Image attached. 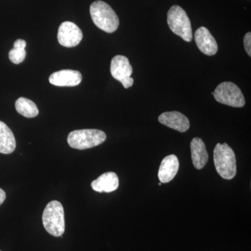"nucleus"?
Listing matches in <instances>:
<instances>
[{"label":"nucleus","mask_w":251,"mask_h":251,"mask_svg":"<svg viewBox=\"0 0 251 251\" xmlns=\"http://www.w3.org/2000/svg\"></svg>","instance_id":"aec40b11"},{"label":"nucleus","mask_w":251,"mask_h":251,"mask_svg":"<svg viewBox=\"0 0 251 251\" xmlns=\"http://www.w3.org/2000/svg\"><path fill=\"white\" fill-rule=\"evenodd\" d=\"M82 79V74L77 71L65 69L51 74L49 81L58 87H75L80 85Z\"/></svg>","instance_id":"9d476101"},{"label":"nucleus","mask_w":251,"mask_h":251,"mask_svg":"<svg viewBox=\"0 0 251 251\" xmlns=\"http://www.w3.org/2000/svg\"><path fill=\"white\" fill-rule=\"evenodd\" d=\"M26 41L23 39H18L15 41L14 49L9 51L10 60L15 64L23 62L25 59Z\"/></svg>","instance_id":"f3484780"},{"label":"nucleus","mask_w":251,"mask_h":251,"mask_svg":"<svg viewBox=\"0 0 251 251\" xmlns=\"http://www.w3.org/2000/svg\"><path fill=\"white\" fill-rule=\"evenodd\" d=\"M44 228L54 237H62L65 231L64 211L62 204L52 201L46 205L42 216Z\"/></svg>","instance_id":"7ed1b4c3"},{"label":"nucleus","mask_w":251,"mask_h":251,"mask_svg":"<svg viewBox=\"0 0 251 251\" xmlns=\"http://www.w3.org/2000/svg\"><path fill=\"white\" fill-rule=\"evenodd\" d=\"M179 168V162L175 155H169L163 158L158 171V179L161 183L170 182L174 179Z\"/></svg>","instance_id":"f8f14e48"},{"label":"nucleus","mask_w":251,"mask_h":251,"mask_svg":"<svg viewBox=\"0 0 251 251\" xmlns=\"http://www.w3.org/2000/svg\"><path fill=\"white\" fill-rule=\"evenodd\" d=\"M244 47L249 57H251V33L248 32L244 36Z\"/></svg>","instance_id":"a211bd4d"},{"label":"nucleus","mask_w":251,"mask_h":251,"mask_svg":"<svg viewBox=\"0 0 251 251\" xmlns=\"http://www.w3.org/2000/svg\"><path fill=\"white\" fill-rule=\"evenodd\" d=\"M158 121L162 125L181 133L187 131L190 127L187 117L177 111L163 112L158 117Z\"/></svg>","instance_id":"9b49d317"},{"label":"nucleus","mask_w":251,"mask_h":251,"mask_svg":"<svg viewBox=\"0 0 251 251\" xmlns=\"http://www.w3.org/2000/svg\"><path fill=\"white\" fill-rule=\"evenodd\" d=\"M57 39L59 44L64 47H75L82 41V32L75 23L66 21L59 26Z\"/></svg>","instance_id":"6e6552de"},{"label":"nucleus","mask_w":251,"mask_h":251,"mask_svg":"<svg viewBox=\"0 0 251 251\" xmlns=\"http://www.w3.org/2000/svg\"><path fill=\"white\" fill-rule=\"evenodd\" d=\"M110 73L112 76L120 81L125 89L129 88L133 85V79L131 75L133 69L129 60L123 55H117L112 58L110 64Z\"/></svg>","instance_id":"0eeeda50"},{"label":"nucleus","mask_w":251,"mask_h":251,"mask_svg":"<svg viewBox=\"0 0 251 251\" xmlns=\"http://www.w3.org/2000/svg\"><path fill=\"white\" fill-rule=\"evenodd\" d=\"M191 150L193 166L196 169H202L209 158L204 142L200 138H193L191 143Z\"/></svg>","instance_id":"4468645a"},{"label":"nucleus","mask_w":251,"mask_h":251,"mask_svg":"<svg viewBox=\"0 0 251 251\" xmlns=\"http://www.w3.org/2000/svg\"><path fill=\"white\" fill-rule=\"evenodd\" d=\"M213 95L216 101L224 105L234 108H242L245 105L244 94L233 82H224L220 84Z\"/></svg>","instance_id":"423d86ee"},{"label":"nucleus","mask_w":251,"mask_h":251,"mask_svg":"<svg viewBox=\"0 0 251 251\" xmlns=\"http://www.w3.org/2000/svg\"><path fill=\"white\" fill-rule=\"evenodd\" d=\"M106 140V134L98 129L74 130L68 136L69 146L76 150H84L99 146Z\"/></svg>","instance_id":"39448f33"},{"label":"nucleus","mask_w":251,"mask_h":251,"mask_svg":"<svg viewBox=\"0 0 251 251\" xmlns=\"http://www.w3.org/2000/svg\"><path fill=\"white\" fill-rule=\"evenodd\" d=\"M214 161L216 171L225 179H232L237 173L235 153L227 143H218L214 149Z\"/></svg>","instance_id":"f03ea898"},{"label":"nucleus","mask_w":251,"mask_h":251,"mask_svg":"<svg viewBox=\"0 0 251 251\" xmlns=\"http://www.w3.org/2000/svg\"><path fill=\"white\" fill-rule=\"evenodd\" d=\"M170 29L183 40L190 42L193 39L192 27L187 14L181 6L174 5L168 12L167 17Z\"/></svg>","instance_id":"20e7f679"},{"label":"nucleus","mask_w":251,"mask_h":251,"mask_svg":"<svg viewBox=\"0 0 251 251\" xmlns=\"http://www.w3.org/2000/svg\"><path fill=\"white\" fill-rule=\"evenodd\" d=\"M6 199V193L4 192V190L0 188V205L4 202Z\"/></svg>","instance_id":"6ab92c4d"},{"label":"nucleus","mask_w":251,"mask_h":251,"mask_svg":"<svg viewBox=\"0 0 251 251\" xmlns=\"http://www.w3.org/2000/svg\"><path fill=\"white\" fill-rule=\"evenodd\" d=\"M16 147L14 133L6 124L0 121V153L9 154L14 152Z\"/></svg>","instance_id":"2eb2a0df"},{"label":"nucleus","mask_w":251,"mask_h":251,"mask_svg":"<svg viewBox=\"0 0 251 251\" xmlns=\"http://www.w3.org/2000/svg\"><path fill=\"white\" fill-rule=\"evenodd\" d=\"M90 15L95 25L107 33H113L120 25L118 16L110 5L103 1H94L90 6Z\"/></svg>","instance_id":"f257e3e1"},{"label":"nucleus","mask_w":251,"mask_h":251,"mask_svg":"<svg viewBox=\"0 0 251 251\" xmlns=\"http://www.w3.org/2000/svg\"><path fill=\"white\" fill-rule=\"evenodd\" d=\"M195 41L200 50L206 55H214L217 52V43L207 28H198L195 33Z\"/></svg>","instance_id":"1a4fd4ad"},{"label":"nucleus","mask_w":251,"mask_h":251,"mask_svg":"<svg viewBox=\"0 0 251 251\" xmlns=\"http://www.w3.org/2000/svg\"><path fill=\"white\" fill-rule=\"evenodd\" d=\"M120 181L116 173L108 172L100 175L97 179L92 181L91 186L94 191L99 193H110L116 191Z\"/></svg>","instance_id":"ddd939ff"},{"label":"nucleus","mask_w":251,"mask_h":251,"mask_svg":"<svg viewBox=\"0 0 251 251\" xmlns=\"http://www.w3.org/2000/svg\"><path fill=\"white\" fill-rule=\"evenodd\" d=\"M15 105L18 113L27 118H33L39 115V109L29 99L21 97L16 100Z\"/></svg>","instance_id":"dca6fc26"}]
</instances>
